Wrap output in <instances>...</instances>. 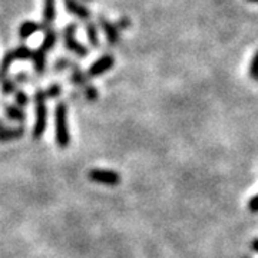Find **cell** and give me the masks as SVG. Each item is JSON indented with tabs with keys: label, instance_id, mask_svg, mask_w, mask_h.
Here are the masks:
<instances>
[{
	"label": "cell",
	"instance_id": "6da1fadb",
	"mask_svg": "<svg viewBox=\"0 0 258 258\" xmlns=\"http://www.w3.org/2000/svg\"><path fill=\"white\" fill-rule=\"evenodd\" d=\"M56 144L60 149H66L71 144L69 126H68V105L64 102L57 103L55 111Z\"/></svg>",
	"mask_w": 258,
	"mask_h": 258
},
{
	"label": "cell",
	"instance_id": "7a4b0ae2",
	"mask_svg": "<svg viewBox=\"0 0 258 258\" xmlns=\"http://www.w3.org/2000/svg\"><path fill=\"white\" fill-rule=\"evenodd\" d=\"M35 103H36V122L33 126L32 137L33 139H40L45 134L47 122V108H46V96L43 89H37L35 93Z\"/></svg>",
	"mask_w": 258,
	"mask_h": 258
},
{
	"label": "cell",
	"instance_id": "3957f363",
	"mask_svg": "<svg viewBox=\"0 0 258 258\" xmlns=\"http://www.w3.org/2000/svg\"><path fill=\"white\" fill-rule=\"evenodd\" d=\"M75 33H76V25H74V23L68 25V26L63 29L64 46H66V49H68L69 52L78 55L79 57H86V56H88V49L76 40Z\"/></svg>",
	"mask_w": 258,
	"mask_h": 258
},
{
	"label": "cell",
	"instance_id": "277c9868",
	"mask_svg": "<svg viewBox=\"0 0 258 258\" xmlns=\"http://www.w3.org/2000/svg\"><path fill=\"white\" fill-rule=\"evenodd\" d=\"M88 178L92 182L102 185H109V186H116L122 181L119 174L115 172V171H111V169H91L88 172Z\"/></svg>",
	"mask_w": 258,
	"mask_h": 258
},
{
	"label": "cell",
	"instance_id": "5b68a950",
	"mask_svg": "<svg viewBox=\"0 0 258 258\" xmlns=\"http://www.w3.org/2000/svg\"><path fill=\"white\" fill-rule=\"evenodd\" d=\"M113 63H115V59H113V56L112 55H105L102 56L101 59H98V60H95L92 64H91V68L88 69V72H86V76L88 78H98V76H101L105 72H108L109 69L113 68Z\"/></svg>",
	"mask_w": 258,
	"mask_h": 258
},
{
	"label": "cell",
	"instance_id": "8992f818",
	"mask_svg": "<svg viewBox=\"0 0 258 258\" xmlns=\"http://www.w3.org/2000/svg\"><path fill=\"white\" fill-rule=\"evenodd\" d=\"M98 22H99V26H101V29L103 30L105 36L108 39V43L112 45V46H116L120 42L119 29L116 28L112 22H109L105 16H99V20H98Z\"/></svg>",
	"mask_w": 258,
	"mask_h": 258
},
{
	"label": "cell",
	"instance_id": "52a82bcc",
	"mask_svg": "<svg viewBox=\"0 0 258 258\" xmlns=\"http://www.w3.org/2000/svg\"><path fill=\"white\" fill-rule=\"evenodd\" d=\"M64 8L69 13H72L75 16L81 19V20H89L91 18V12L86 6H83L82 3H79L78 0H63Z\"/></svg>",
	"mask_w": 258,
	"mask_h": 258
},
{
	"label": "cell",
	"instance_id": "ba28073f",
	"mask_svg": "<svg viewBox=\"0 0 258 258\" xmlns=\"http://www.w3.org/2000/svg\"><path fill=\"white\" fill-rule=\"evenodd\" d=\"M52 28V26H46L45 23H36V22H23L22 25H20V28H19V36L20 39H28L32 35H35L36 32L39 30H45L46 32L47 29Z\"/></svg>",
	"mask_w": 258,
	"mask_h": 258
},
{
	"label": "cell",
	"instance_id": "9c48e42d",
	"mask_svg": "<svg viewBox=\"0 0 258 258\" xmlns=\"http://www.w3.org/2000/svg\"><path fill=\"white\" fill-rule=\"evenodd\" d=\"M32 59L33 66L37 74H43L46 68V52L42 47H37L36 50H32Z\"/></svg>",
	"mask_w": 258,
	"mask_h": 258
},
{
	"label": "cell",
	"instance_id": "30bf717a",
	"mask_svg": "<svg viewBox=\"0 0 258 258\" xmlns=\"http://www.w3.org/2000/svg\"><path fill=\"white\" fill-rule=\"evenodd\" d=\"M25 135V128L19 126V128H5L0 131V142H9V141H15V139L22 138Z\"/></svg>",
	"mask_w": 258,
	"mask_h": 258
},
{
	"label": "cell",
	"instance_id": "8fae6325",
	"mask_svg": "<svg viewBox=\"0 0 258 258\" xmlns=\"http://www.w3.org/2000/svg\"><path fill=\"white\" fill-rule=\"evenodd\" d=\"M43 23L46 26H52L56 19V0H45V9H43Z\"/></svg>",
	"mask_w": 258,
	"mask_h": 258
},
{
	"label": "cell",
	"instance_id": "7c38bea8",
	"mask_svg": "<svg viewBox=\"0 0 258 258\" xmlns=\"http://www.w3.org/2000/svg\"><path fill=\"white\" fill-rule=\"evenodd\" d=\"M72 75H71V82L76 85V86H79V88H85V86H88L89 83H88V76L83 74L82 71H81V68L78 66V64H72Z\"/></svg>",
	"mask_w": 258,
	"mask_h": 258
},
{
	"label": "cell",
	"instance_id": "4fadbf2b",
	"mask_svg": "<svg viewBox=\"0 0 258 258\" xmlns=\"http://www.w3.org/2000/svg\"><path fill=\"white\" fill-rule=\"evenodd\" d=\"M5 115L10 120H16V122H23V120L26 119V113L22 111L19 106H12V105L5 106Z\"/></svg>",
	"mask_w": 258,
	"mask_h": 258
},
{
	"label": "cell",
	"instance_id": "5bb4252c",
	"mask_svg": "<svg viewBox=\"0 0 258 258\" xmlns=\"http://www.w3.org/2000/svg\"><path fill=\"white\" fill-rule=\"evenodd\" d=\"M86 36H88V40L91 43L92 47L99 46V32H98V28L95 23H88L86 25Z\"/></svg>",
	"mask_w": 258,
	"mask_h": 258
},
{
	"label": "cell",
	"instance_id": "9a60e30c",
	"mask_svg": "<svg viewBox=\"0 0 258 258\" xmlns=\"http://www.w3.org/2000/svg\"><path fill=\"white\" fill-rule=\"evenodd\" d=\"M56 40H57V33L52 28H49L46 30V35H45V40H43V43H42L40 47L45 52H49V50H52L56 46Z\"/></svg>",
	"mask_w": 258,
	"mask_h": 258
},
{
	"label": "cell",
	"instance_id": "2e32d148",
	"mask_svg": "<svg viewBox=\"0 0 258 258\" xmlns=\"http://www.w3.org/2000/svg\"><path fill=\"white\" fill-rule=\"evenodd\" d=\"M15 60V55H13V50L10 52H6L3 59H2V63H0V79L6 78L8 76V72H9L10 64L13 63Z\"/></svg>",
	"mask_w": 258,
	"mask_h": 258
},
{
	"label": "cell",
	"instance_id": "e0dca14e",
	"mask_svg": "<svg viewBox=\"0 0 258 258\" xmlns=\"http://www.w3.org/2000/svg\"><path fill=\"white\" fill-rule=\"evenodd\" d=\"M13 55H15V59L28 60V59H32V50L26 46H19L18 49L13 50Z\"/></svg>",
	"mask_w": 258,
	"mask_h": 258
},
{
	"label": "cell",
	"instance_id": "ac0fdd59",
	"mask_svg": "<svg viewBox=\"0 0 258 258\" xmlns=\"http://www.w3.org/2000/svg\"><path fill=\"white\" fill-rule=\"evenodd\" d=\"M60 93H62V86L59 83H53L45 91V96H46V99H55V98L60 96Z\"/></svg>",
	"mask_w": 258,
	"mask_h": 258
},
{
	"label": "cell",
	"instance_id": "d6986e66",
	"mask_svg": "<svg viewBox=\"0 0 258 258\" xmlns=\"http://www.w3.org/2000/svg\"><path fill=\"white\" fill-rule=\"evenodd\" d=\"M16 92V85L15 82L9 79L8 76L2 79V93L3 95H9V93Z\"/></svg>",
	"mask_w": 258,
	"mask_h": 258
},
{
	"label": "cell",
	"instance_id": "ffe728a7",
	"mask_svg": "<svg viewBox=\"0 0 258 258\" xmlns=\"http://www.w3.org/2000/svg\"><path fill=\"white\" fill-rule=\"evenodd\" d=\"M83 89H85V98H86V101H89V102L98 101V98H99V92H98V89H96L95 86H92V85H88V86H85Z\"/></svg>",
	"mask_w": 258,
	"mask_h": 258
},
{
	"label": "cell",
	"instance_id": "44dd1931",
	"mask_svg": "<svg viewBox=\"0 0 258 258\" xmlns=\"http://www.w3.org/2000/svg\"><path fill=\"white\" fill-rule=\"evenodd\" d=\"M15 102L19 108H25L29 103V96L23 91H16L15 92Z\"/></svg>",
	"mask_w": 258,
	"mask_h": 258
},
{
	"label": "cell",
	"instance_id": "7402d4cb",
	"mask_svg": "<svg viewBox=\"0 0 258 258\" xmlns=\"http://www.w3.org/2000/svg\"><path fill=\"white\" fill-rule=\"evenodd\" d=\"M249 76H251V79L258 81V50L255 52V55L251 60V64H249Z\"/></svg>",
	"mask_w": 258,
	"mask_h": 258
},
{
	"label": "cell",
	"instance_id": "603a6c76",
	"mask_svg": "<svg viewBox=\"0 0 258 258\" xmlns=\"http://www.w3.org/2000/svg\"><path fill=\"white\" fill-rule=\"evenodd\" d=\"M72 64H74V62H71V60H69V59H66V57H63V59H59V60H56L55 71L60 72V71H64V69H68V68H72Z\"/></svg>",
	"mask_w": 258,
	"mask_h": 258
},
{
	"label": "cell",
	"instance_id": "cb8c5ba5",
	"mask_svg": "<svg viewBox=\"0 0 258 258\" xmlns=\"http://www.w3.org/2000/svg\"><path fill=\"white\" fill-rule=\"evenodd\" d=\"M115 26L118 29H120V30H126V29H129V26H131V20L123 16V18H120L119 20H118V23H116Z\"/></svg>",
	"mask_w": 258,
	"mask_h": 258
},
{
	"label": "cell",
	"instance_id": "d4e9b609",
	"mask_svg": "<svg viewBox=\"0 0 258 258\" xmlns=\"http://www.w3.org/2000/svg\"><path fill=\"white\" fill-rule=\"evenodd\" d=\"M248 208H249V211L258 212V195H255V197H252V198L249 200Z\"/></svg>",
	"mask_w": 258,
	"mask_h": 258
},
{
	"label": "cell",
	"instance_id": "484cf974",
	"mask_svg": "<svg viewBox=\"0 0 258 258\" xmlns=\"http://www.w3.org/2000/svg\"><path fill=\"white\" fill-rule=\"evenodd\" d=\"M28 79H29L28 75L25 74V72H20V74H18V75H16V76H15V81H16V82H18V83L26 82Z\"/></svg>",
	"mask_w": 258,
	"mask_h": 258
},
{
	"label": "cell",
	"instance_id": "4316f807",
	"mask_svg": "<svg viewBox=\"0 0 258 258\" xmlns=\"http://www.w3.org/2000/svg\"><path fill=\"white\" fill-rule=\"evenodd\" d=\"M251 249H252V251H255V252H258V238L252 240V242H251Z\"/></svg>",
	"mask_w": 258,
	"mask_h": 258
},
{
	"label": "cell",
	"instance_id": "83f0119b",
	"mask_svg": "<svg viewBox=\"0 0 258 258\" xmlns=\"http://www.w3.org/2000/svg\"><path fill=\"white\" fill-rule=\"evenodd\" d=\"M5 128H6V126H5V123H3V122L0 120V131H3Z\"/></svg>",
	"mask_w": 258,
	"mask_h": 258
},
{
	"label": "cell",
	"instance_id": "f1b7e54d",
	"mask_svg": "<svg viewBox=\"0 0 258 258\" xmlns=\"http://www.w3.org/2000/svg\"><path fill=\"white\" fill-rule=\"evenodd\" d=\"M248 2H252V3H258V0H248Z\"/></svg>",
	"mask_w": 258,
	"mask_h": 258
},
{
	"label": "cell",
	"instance_id": "f546056e",
	"mask_svg": "<svg viewBox=\"0 0 258 258\" xmlns=\"http://www.w3.org/2000/svg\"><path fill=\"white\" fill-rule=\"evenodd\" d=\"M83 2H92V0H83Z\"/></svg>",
	"mask_w": 258,
	"mask_h": 258
}]
</instances>
